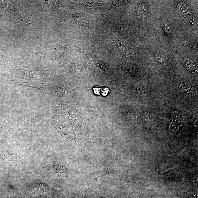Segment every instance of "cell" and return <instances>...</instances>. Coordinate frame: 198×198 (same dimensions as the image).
I'll list each match as a JSON object with an SVG mask.
<instances>
[{"label": "cell", "instance_id": "obj_3", "mask_svg": "<svg viewBox=\"0 0 198 198\" xmlns=\"http://www.w3.org/2000/svg\"><path fill=\"white\" fill-rule=\"evenodd\" d=\"M155 57L157 61L160 64H164L167 61V59L163 54L160 53H156Z\"/></svg>", "mask_w": 198, "mask_h": 198}, {"label": "cell", "instance_id": "obj_7", "mask_svg": "<svg viewBox=\"0 0 198 198\" xmlns=\"http://www.w3.org/2000/svg\"><path fill=\"white\" fill-rule=\"evenodd\" d=\"M179 126L177 123L172 122L170 124V129L173 131H176L178 130Z\"/></svg>", "mask_w": 198, "mask_h": 198}, {"label": "cell", "instance_id": "obj_4", "mask_svg": "<svg viewBox=\"0 0 198 198\" xmlns=\"http://www.w3.org/2000/svg\"><path fill=\"white\" fill-rule=\"evenodd\" d=\"M186 67L188 68V69L190 70L194 69V66L195 65H194V62L192 60H188L186 62Z\"/></svg>", "mask_w": 198, "mask_h": 198}, {"label": "cell", "instance_id": "obj_8", "mask_svg": "<svg viewBox=\"0 0 198 198\" xmlns=\"http://www.w3.org/2000/svg\"><path fill=\"white\" fill-rule=\"evenodd\" d=\"M102 94L103 96H106L108 95L109 92V89L108 88L105 87L102 89Z\"/></svg>", "mask_w": 198, "mask_h": 198}, {"label": "cell", "instance_id": "obj_2", "mask_svg": "<svg viewBox=\"0 0 198 198\" xmlns=\"http://www.w3.org/2000/svg\"><path fill=\"white\" fill-rule=\"evenodd\" d=\"M162 28L167 34L170 35L172 32V26L170 22L165 18H163L161 21Z\"/></svg>", "mask_w": 198, "mask_h": 198}, {"label": "cell", "instance_id": "obj_9", "mask_svg": "<svg viewBox=\"0 0 198 198\" xmlns=\"http://www.w3.org/2000/svg\"><path fill=\"white\" fill-rule=\"evenodd\" d=\"M95 95H100V91L101 90V88H100L96 87L93 89Z\"/></svg>", "mask_w": 198, "mask_h": 198}, {"label": "cell", "instance_id": "obj_5", "mask_svg": "<svg viewBox=\"0 0 198 198\" xmlns=\"http://www.w3.org/2000/svg\"><path fill=\"white\" fill-rule=\"evenodd\" d=\"M180 89L182 91L185 92L186 91L191 88V87L187 84L182 83L180 84Z\"/></svg>", "mask_w": 198, "mask_h": 198}, {"label": "cell", "instance_id": "obj_1", "mask_svg": "<svg viewBox=\"0 0 198 198\" xmlns=\"http://www.w3.org/2000/svg\"><path fill=\"white\" fill-rule=\"evenodd\" d=\"M31 187L33 189V192L37 194H46L48 190L46 185L42 182L34 183Z\"/></svg>", "mask_w": 198, "mask_h": 198}, {"label": "cell", "instance_id": "obj_6", "mask_svg": "<svg viewBox=\"0 0 198 198\" xmlns=\"http://www.w3.org/2000/svg\"><path fill=\"white\" fill-rule=\"evenodd\" d=\"M7 151H3L2 150H0V160H5L6 159V156L7 154L6 153Z\"/></svg>", "mask_w": 198, "mask_h": 198}]
</instances>
